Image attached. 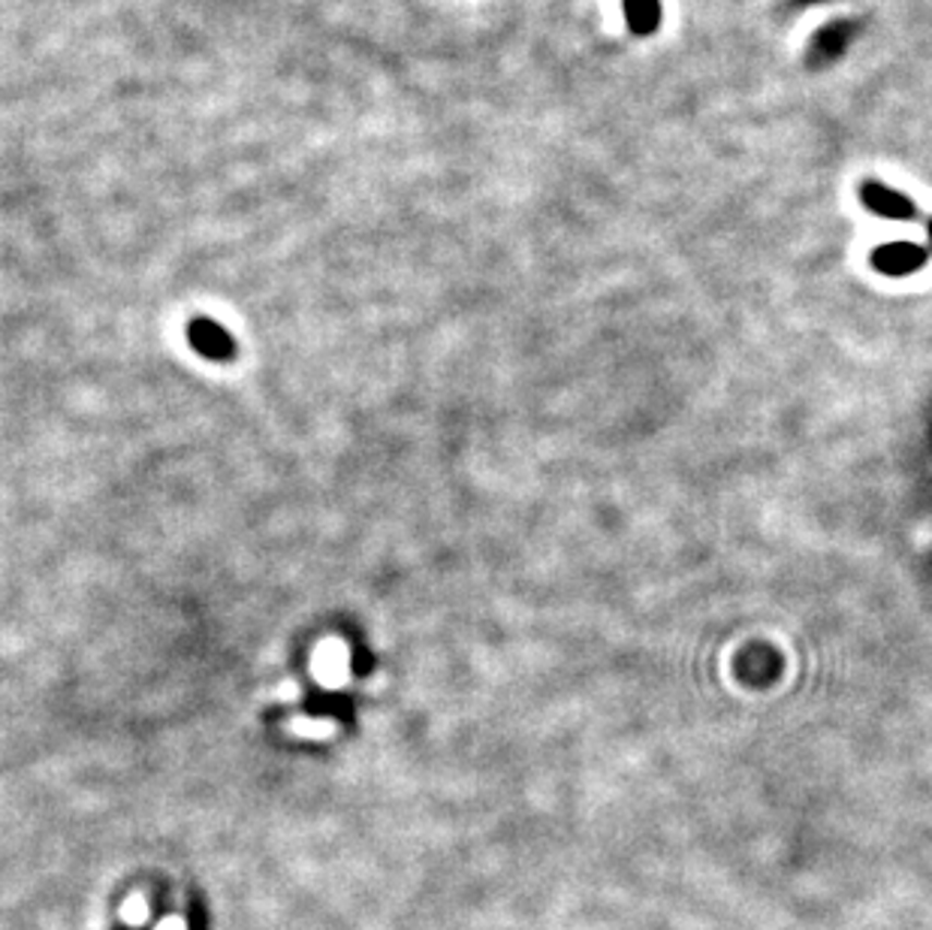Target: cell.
I'll return each instance as SVG.
<instances>
[{
  "instance_id": "1",
  "label": "cell",
  "mask_w": 932,
  "mask_h": 930,
  "mask_svg": "<svg viewBox=\"0 0 932 930\" xmlns=\"http://www.w3.org/2000/svg\"><path fill=\"white\" fill-rule=\"evenodd\" d=\"M857 25L855 19H833L830 25L815 31V37L809 43V67L812 70H824V67L836 64L842 55L848 52V46L855 43Z\"/></svg>"
},
{
  "instance_id": "2",
  "label": "cell",
  "mask_w": 932,
  "mask_h": 930,
  "mask_svg": "<svg viewBox=\"0 0 932 930\" xmlns=\"http://www.w3.org/2000/svg\"><path fill=\"white\" fill-rule=\"evenodd\" d=\"M860 203L869 212H875L881 218H891V221H915L918 218V206L903 191L887 188V184L875 182V179H867V182L860 184Z\"/></svg>"
},
{
  "instance_id": "3",
  "label": "cell",
  "mask_w": 932,
  "mask_h": 930,
  "mask_svg": "<svg viewBox=\"0 0 932 930\" xmlns=\"http://www.w3.org/2000/svg\"><path fill=\"white\" fill-rule=\"evenodd\" d=\"M927 257H930V251L923 249V245H915V242H891V245L875 249L872 266H875L879 273H884V276L903 278L923 269Z\"/></svg>"
},
{
  "instance_id": "4",
  "label": "cell",
  "mask_w": 932,
  "mask_h": 930,
  "mask_svg": "<svg viewBox=\"0 0 932 930\" xmlns=\"http://www.w3.org/2000/svg\"><path fill=\"white\" fill-rule=\"evenodd\" d=\"M621 10L634 37H652L661 27V0H621Z\"/></svg>"
},
{
  "instance_id": "5",
  "label": "cell",
  "mask_w": 932,
  "mask_h": 930,
  "mask_svg": "<svg viewBox=\"0 0 932 930\" xmlns=\"http://www.w3.org/2000/svg\"><path fill=\"white\" fill-rule=\"evenodd\" d=\"M187 336H191V341H194L203 354H215V357L230 354V339H227V336H223V329L215 327L211 321H194L191 329H187Z\"/></svg>"
},
{
  "instance_id": "6",
  "label": "cell",
  "mask_w": 932,
  "mask_h": 930,
  "mask_svg": "<svg viewBox=\"0 0 932 930\" xmlns=\"http://www.w3.org/2000/svg\"><path fill=\"white\" fill-rule=\"evenodd\" d=\"M794 7H815V3H830V0H790Z\"/></svg>"
},
{
  "instance_id": "7",
  "label": "cell",
  "mask_w": 932,
  "mask_h": 930,
  "mask_svg": "<svg viewBox=\"0 0 932 930\" xmlns=\"http://www.w3.org/2000/svg\"><path fill=\"white\" fill-rule=\"evenodd\" d=\"M927 237H930V245H932V218H930V224H927Z\"/></svg>"
}]
</instances>
